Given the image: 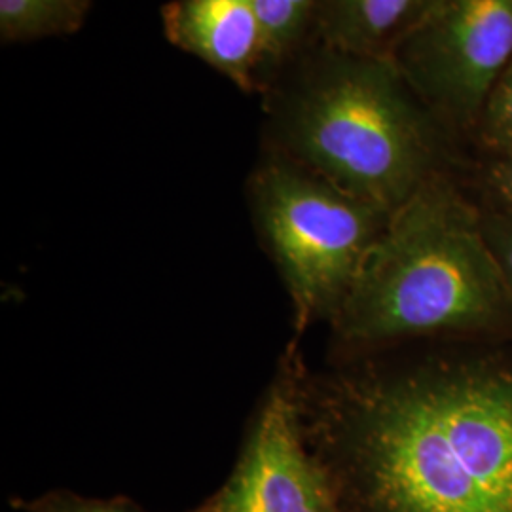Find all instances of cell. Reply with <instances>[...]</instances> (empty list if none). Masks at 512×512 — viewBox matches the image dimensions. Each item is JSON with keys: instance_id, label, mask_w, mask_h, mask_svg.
I'll return each instance as SVG.
<instances>
[{"instance_id": "6da1fadb", "label": "cell", "mask_w": 512, "mask_h": 512, "mask_svg": "<svg viewBox=\"0 0 512 512\" xmlns=\"http://www.w3.org/2000/svg\"><path fill=\"white\" fill-rule=\"evenodd\" d=\"M304 439L340 512H512V334L298 361Z\"/></svg>"}, {"instance_id": "7a4b0ae2", "label": "cell", "mask_w": 512, "mask_h": 512, "mask_svg": "<svg viewBox=\"0 0 512 512\" xmlns=\"http://www.w3.org/2000/svg\"><path fill=\"white\" fill-rule=\"evenodd\" d=\"M264 93L270 152L389 215L444 173V128L391 59L313 42Z\"/></svg>"}, {"instance_id": "3957f363", "label": "cell", "mask_w": 512, "mask_h": 512, "mask_svg": "<svg viewBox=\"0 0 512 512\" xmlns=\"http://www.w3.org/2000/svg\"><path fill=\"white\" fill-rule=\"evenodd\" d=\"M329 325L332 357L512 334V291L480 209L446 171L389 215Z\"/></svg>"}, {"instance_id": "277c9868", "label": "cell", "mask_w": 512, "mask_h": 512, "mask_svg": "<svg viewBox=\"0 0 512 512\" xmlns=\"http://www.w3.org/2000/svg\"><path fill=\"white\" fill-rule=\"evenodd\" d=\"M258 236L293 304L294 344L330 323L389 213L266 150L249 181Z\"/></svg>"}, {"instance_id": "5b68a950", "label": "cell", "mask_w": 512, "mask_h": 512, "mask_svg": "<svg viewBox=\"0 0 512 512\" xmlns=\"http://www.w3.org/2000/svg\"><path fill=\"white\" fill-rule=\"evenodd\" d=\"M391 61L442 128H476L512 63V0H439Z\"/></svg>"}, {"instance_id": "8992f818", "label": "cell", "mask_w": 512, "mask_h": 512, "mask_svg": "<svg viewBox=\"0 0 512 512\" xmlns=\"http://www.w3.org/2000/svg\"><path fill=\"white\" fill-rule=\"evenodd\" d=\"M298 361V344L291 342L256 408L232 473L192 512H340L304 439Z\"/></svg>"}, {"instance_id": "52a82bcc", "label": "cell", "mask_w": 512, "mask_h": 512, "mask_svg": "<svg viewBox=\"0 0 512 512\" xmlns=\"http://www.w3.org/2000/svg\"><path fill=\"white\" fill-rule=\"evenodd\" d=\"M165 35L245 92L264 90V37L253 0H173Z\"/></svg>"}, {"instance_id": "ba28073f", "label": "cell", "mask_w": 512, "mask_h": 512, "mask_svg": "<svg viewBox=\"0 0 512 512\" xmlns=\"http://www.w3.org/2000/svg\"><path fill=\"white\" fill-rule=\"evenodd\" d=\"M439 0H319L315 42L391 59Z\"/></svg>"}, {"instance_id": "9c48e42d", "label": "cell", "mask_w": 512, "mask_h": 512, "mask_svg": "<svg viewBox=\"0 0 512 512\" xmlns=\"http://www.w3.org/2000/svg\"><path fill=\"white\" fill-rule=\"evenodd\" d=\"M317 4L319 0H253L266 52L264 90L285 65L315 42Z\"/></svg>"}, {"instance_id": "30bf717a", "label": "cell", "mask_w": 512, "mask_h": 512, "mask_svg": "<svg viewBox=\"0 0 512 512\" xmlns=\"http://www.w3.org/2000/svg\"><path fill=\"white\" fill-rule=\"evenodd\" d=\"M90 0H0L2 42L69 35L84 23Z\"/></svg>"}, {"instance_id": "8fae6325", "label": "cell", "mask_w": 512, "mask_h": 512, "mask_svg": "<svg viewBox=\"0 0 512 512\" xmlns=\"http://www.w3.org/2000/svg\"><path fill=\"white\" fill-rule=\"evenodd\" d=\"M476 131L492 156H512V63L488 95Z\"/></svg>"}, {"instance_id": "7c38bea8", "label": "cell", "mask_w": 512, "mask_h": 512, "mask_svg": "<svg viewBox=\"0 0 512 512\" xmlns=\"http://www.w3.org/2000/svg\"><path fill=\"white\" fill-rule=\"evenodd\" d=\"M10 507L19 512H150L128 497H88L71 490H50L37 497H16Z\"/></svg>"}, {"instance_id": "4fadbf2b", "label": "cell", "mask_w": 512, "mask_h": 512, "mask_svg": "<svg viewBox=\"0 0 512 512\" xmlns=\"http://www.w3.org/2000/svg\"><path fill=\"white\" fill-rule=\"evenodd\" d=\"M478 209L486 241L512 291V209L494 203Z\"/></svg>"}, {"instance_id": "5bb4252c", "label": "cell", "mask_w": 512, "mask_h": 512, "mask_svg": "<svg viewBox=\"0 0 512 512\" xmlns=\"http://www.w3.org/2000/svg\"><path fill=\"white\" fill-rule=\"evenodd\" d=\"M486 188L494 205L512 209V156H492L486 169Z\"/></svg>"}]
</instances>
